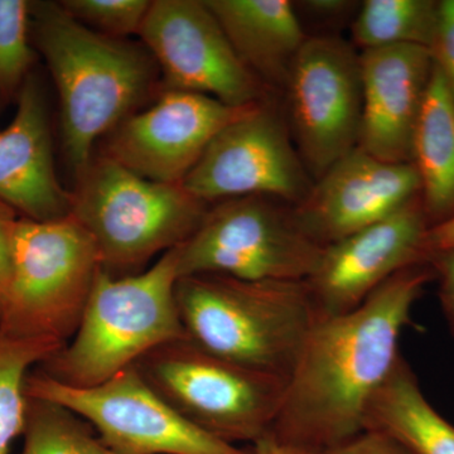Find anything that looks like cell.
I'll use <instances>...</instances> for the list:
<instances>
[{
    "instance_id": "8",
    "label": "cell",
    "mask_w": 454,
    "mask_h": 454,
    "mask_svg": "<svg viewBox=\"0 0 454 454\" xmlns=\"http://www.w3.org/2000/svg\"><path fill=\"white\" fill-rule=\"evenodd\" d=\"M176 249L179 278L214 274L243 280H306L324 252L301 229L293 206L262 196L211 205Z\"/></svg>"
},
{
    "instance_id": "29",
    "label": "cell",
    "mask_w": 454,
    "mask_h": 454,
    "mask_svg": "<svg viewBox=\"0 0 454 454\" xmlns=\"http://www.w3.org/2000/svg\"><path fill=\"white\" fill-rule=\"evenodd\" d=\"M428 262L439 283V301L448 325L454 334V250L430 256Z\"/></svg>"
},
{
    "instance_id": "25",
    "label": "cell",
    "mask_w": 454,
    "mask_h": 454,
    "mask_svg": "<svg viewBox=\"0 0 454 454\" xmlns=\"http://www.w3.org/2000/svg\"><path fill=\"white\" fill-rule=\"evenodd\" d=\"M62 7L74 20L107 37L124 40L140 33L151 3L148 0H64Z\"/></svg>"
},
{
    "instance_id": "20",
    "label": "cell",
    "mask_w": 454,
    "mask_h": 454,
    "mask_svg": "<svg viewBox=\"0 0 454 454\" xmlns=\"http://www.w3.org/2000/svg\"><path fill=\"white\" fill-rule=\"evenodd\" d=\"M365 430L390 435L413 454H454L453 424L430 404L403 356L372 397Z\"/></svg>"
},
{
    "instance_id": "12",
    "label": "cell",
    "mask_w": 454,
    "mask_h": 454,
    "mask_svg": "<svg viewBox=\"0 0 454 454\" xmlns=\"http://www.w3.org/2000/svg\"><path fill=\"white\" fill-rule=\"evenodd\" d=\"M139 35L162 71L166 91L207 95L235 107L271 97L236 55L205 0H154Z\"/></svg>"
},
{
    "instance_id": "1",
    "label": "cell",
    "mask_w": 454,
    "mask_h": 454,
    "mask_svg": "<svg viewBox=\"0 0 454 454\" xmlns=\"http://www.w3.org/2000/svg\"><path fill=\"white\" fill-rule=\"evenodd\" d=\"M432 279L429 262L403 269L358 309L316 321L268 438L321 454L363 433L372 397L403 356L399 340L411 309Z\"/></svg>"
},
{
    "instance_id": "2",
    "label": "cell",
    "mask_w": 454,
    "mask_h": 454,
    "mask_svg": "<svg viewBox=\"0 0 454 454\" xmlns=\"http://www.w3.org/2000/svg\"><path fill=\"white\" fill-rule=\"evenodd\" d=\"M31 33L59 91L65 158L77 178L97 140L151 94L157 62L138 44L83 26L61 3L31 2Z\"/></svg>"
},
{
    "instance_id": "7",
    "label": "cell",
    "mask_w": 454,
    "mask_h": 454,
    "mask_svg": "<svg viewBox=\"0 0 454 454\" xmlns=\"http://www.w3.org/2000/svg\"><path fill=\"white\" fill-rule=\"evenodd\" d=\"M143 379L184 419L235 444L268 438L286 379L217 356L192 340H172L134 365Z\"/></svg>"
},
{
    "instance_id": "26",
    "label": "cell",
    "mask_w": 454,
    "mask_h": 454,
    "mask_svg": "<svg viewBox=\"0 0 454 454\" xmlns=\"http://www.w3.org/2000/svg\"><path fill=\"white\" fill-rule=\"evenodd\" d=\"M429 50L454 98V0L439 2L437 29Z\"/></svg>"
},
{
    "instance_id": "4",
    "label": "cell",
    "mask_w": 454,
    "mask_h": 454,
    "mask_svg": "<svg viewBox=\"0 0 454 454\" xmlns=\"http://www.w3.org/2000/svg\"><path fill=\"white\" fill-rule=\"evenodd\" d=\"M177 265L175 247L133 276L101 269L73 339L35 369L68 387H97L154 348L187 339L176 301Z\"/></svg>"
},
{
    "instance_id": "21",
    "label": "cell",
    "mask_w": 454,
    "mask_h": 454,
    "mask_svg": "<svg viewBox=\"0 0 454 454\" xmlns=\"http://www.w3.org/2000/svg\"><path fill=\"white\" fill-rule=\"evenodd\" d=\"M438 14L434 0H366L352 22V44L363 51L403 44L429 49Z\"/></svg>"
},
{
    "instance_id": "17",
    "label": "cell",
    "mask_w": 454,
    "mask_h": 454,
    "mask_svg": "<svg viewBox=\"0 0 454 454\" xmlns=\"http://www.w3.org/2000/svg\"><path fill=\"white\" fill-rule=\"evenodd\" d=\"M0 200L29 220L71 215L73 197L57 179L53 163L46 98L33 74L18 95L13 121L0 133Z\"/></svg>"
},
{
    "instance_id": "31",
    "label": "cell",
    "mask_w": 454,
    "mask_h": 454,
    "mask_svg": "<svg viewBox=\"0 0 454 454\" xmlns=\"http://www.w3.org/2000/svg\"><path fill=\"white\" fill-rule=\"evenodd\" d=\"M426 250L428 260L434 254L454 250V216L429 227L426 238Z\"/></svg>"
},
{
    "instance_id": "30",
    "label": "cell",
    "mask_w": 454,
    "mask_h": 454,
    "mask_svg": "<svg viewBox=\"0 0 454 454\" xmlns=\"http://www.w3.org/2000/svg\"><path fill=\"white\" fill-rule=\"evenodd\" d=\"M309 16L319 20H336L348 16L356 3L348 0H309L301 3Z\"/></svg>"
},
{
    "instance_id": "3",
    "label": "cell",
    "mask_w": 454,
    "mask_h": 454,
    "mask_svg": "<svg viewBox=\"0 0 454 454\" xmlns=\"http://www.w3.org/2000/svg\"><path fill=\"white\" fill-rule=\"evenodd\" d=\"M176 301L188 340L286 380L316 324L304 280L182 277Z\"/></svg>"
},
{
    "instance_id": "6",
    "label": "cell",
    "mask_w": 454,
    "mask_h": 454,
    "mask_svg": "<svg viewBox=\"0 0 454 454\" xmlns=\"http://www.w3.org/2000/svg\"><path fill=\"white\" fill-rule=\"evenodd\" d=\"M101 269L97 245L73 215L51 221L20 217L0 333L67 343Z\"/></svg>"
},
{
    "instance_id": "5",
    "label": "cell",
    "mask_w": 454,
    "mask_h": 454,
    "mask_svg": "<svg viewBox=\"0 0 454 454\" xmlns=\"http://www.w3.org/2000/svg\"><path fill=\"white\" fill-rule=\"evenodd\" d=\"M76 181L71 215L113 277L138 274L149 260L184 244L211 206L182 184L148 181L104 154L92 158Z\"/></svg>"
},
{
    "instance_id": "16",
    "label": "cell",
    "mask_w": 454,
    "mask_h": 454,
    "mask_svg": "<svg viewBox=\"0 0 454 454\" xmlns=\"http://www.w3.org/2000/svg\"><path fill=\"white\" fill-rule=\"evenodd\" d=\"M363 121L358 148L387 163H411L415 130L433 71L414 44L361 51Z\"/></svg>"
},
{
    "instance_id": "32",
    "label": "cell",
    "mask_w": 454,
    "mask_h": 454,
    "mask_svg": "<svg viewBox=\"0 0 454 454\" xmlns=\"http://www.w3.org/2000/svg\"><path fill=\"white\" fill-rule=\"evenodd\" d=\"M249 454H309L295 450V448L283 446L277 443L273 439L265 438L258 443L254 444L253 450Z\"/></svg>"
},
{
    "instance_id": "23",
    "label": "cell",
    "mask_w": 454,
    "mask_h": 454,
    "mask_svg": "<svg viewBox=\"0 0 454 454\" xmlns=\"http://www.w3.org/2000/svg\"><path fill=\"white\" fill-rule=\"evenodd\" d=\"M20 454H119L79 415L47 400L27 396Z\"/></svg>"
},
{
    "instance_id": "22",
    "label": "cell",
    "mask_w": 454,
    "mask_h": 454,
    "mask_svg": "<svg viewBox=\"0 0 454 454\" xmlns=\"http://www.w3.org/2000/svg\"><path fill=\"white\" fill-rule=\"evenodd\" d=\"M65 343L0 333V454H8L26 426V380Z\"/></svg>"
},
{
    "instance_id": "15",
    "label": "cell",
    "mask_w": 454,
    "mask_h": 454,
    "mask_svg": "<svg viewBox=\"0 0 454 454\" xmlns=\"http://www.w3.org/2000/svg\"><path fill=\"white\" fill-rule=\"evenodd\" d=\"M420 197L413 163H387L352 149L313 182L309 195L293 206L301 229L327 247L387 219Z\"/></svg>"
},
{
    "instance_id": "27",
    "label": "cell",
    "mask_w": 454,
    "mask_h": 454,
    "mask_svg": "<svg viewBox=\"0 0 454 454\" xmlns=\"http://www.w3.org/2000/svg\"><path fill=\"white\" fill-rule=\"evenodd\" d=\"M321 454H413L396 439L375 430H364L345 443Z\"/></svg>"
},
{
    "instance_id": "19",
    "label": "cell",
    "mask_w": 454,
    "mask_h": 454,
    "mask_svg": "<svg viewBox=\"0 0 454 454\" xmlns=\"http://www.w3.org/2000/svg\"><path fill=\"white\" fill-rule=\"evenodd\" d=\"M411 163L419 176L420 201L429 225L453 217L454 98L435 65L415 130Z\"/></svg>"
},
{
    "instance_id": "11",
    "label": "cell",
    "mask_w": 454,
    "mask_h": 454,
    "mask_svg": "<svg viewBox=\"0 0 454 454\" xmlns=\"http://www.w3.org/2000/svg\"><path fill=\"white\" fill-rule=\"evenodd\" d=\"M313 182L286 119L267 100L212 139L182 186L208 205L262 196L295 206L309 195Z\"/></svg>"
},
{
    "instance_id": "14",
    "label": "cell",
    "mask_w": 454,
    "mask_h": 454,
    "mask_svg": "<svg viewBox=\"0 0 454 454\" xmlns=\"http://www.w3.org/2000/svg\"><path fill=\"white\" fill-rule=\"evenodd\" d=\"M256 106H229L207 95L164 91L155 106L112 130L104 155L148 181L182 184L212 139Z\"/></svg>"
},
{
    "instance_id": "28",
    "label": "cell",
    "mask_w": 454,
    "mask_h": 454,
    "mask_svg": "<svg viewBox=\"0 0 454 454\" xmlns=\"http://www.w3.org/2000/svg\"><path fill=\"white\" fill-rule=\"evenodd\" d=\"M17 211L0 200V313L7 301L12 279V239L18 219Z\"/></svg>"
},
{
    "instance_id": "24",
    "label": "cell",
    "mask_w": 454,
    "mask_h": 454,
    "mask_svg": "<svg viewBox=\"0 0 454 454\" xmlns=\"http://www.w3.org/2000/svg\"><path fill=\"white\" fill-rule=\"evenodd\" d=\"M31 2L0 0V107L18 98L35 61Z\"/></svg>"
},
{
    "instance_id": "13",
    "label": "cell",
    "mask_w": 454,
    "mask_h": 454,
    "mask_svg": "<svg viewBox=\"0 0 454 454\" xmlns=\"http://www.w3.org/2000/svg\"><path fill=\"white\" fill-rule=\"evenodd\" d=\"M429 227L418 197L387 219L325 247L304 280L316 321L352 312L403 269L428 262Z\"/></svg>"
},
{
    "instance_id": "9",
    "label": "cell",
    "mask_w": 454,
    "mask_h": 454,
    "mask_svg": "<svg viewBox=\"0 0 454 454\" xmlns=\"http://www.w3.org/2000/svg\"><path fill=\"white\" fill-rule=\"evenodd\" d=\"M25 393L79 415L119 454L250 453L184 419L149 387L136 366L91 387H68L35 369L27 378Z\"/></svg>"
},
{
    "instance_id": "10",
    "label": "cell",
    "mask_w": 454,
    "mask_h": 454,
    "mask_svg": "<svg viewBox=\"0 0 454 454\" xmlns=\"http://www.w3.org/2000/svg\"><path fill=\"white\" fill-rule=\"evenodd\" d=\"M283 92L293 143L316 181L358 145L364 101L360 53L337 35L307 38Z\"/></svg>"
},
{
    "instance_id": "18",
    "label": "cell",
    "mask_w": 454,
    "mask_h": 454,
    "mask_svg": "<svg viewBox=\"0 0 454 454\" xmlns=\"http://www.w3.org/2000/svg\"><path fill=\"white\" fill-rule=\"evenodd\" d=\"M236 55L269 91H284L309 35L288 0H205Z\"/></svg>"
}]
</instances>
